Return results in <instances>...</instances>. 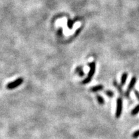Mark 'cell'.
<instances>
[{"mask_svg":"<svg viewBox=\"0 0 139 139\" xmlns=\"http://www.w3.org/2000/svg\"><path fill=\"white\" fill-rule=\"evenodd\" d=\"M76 21L75 20H71V19H68V22H67V26L70 29H71L73 28V26H74V24L75 22Z\"/></svg>","mask_w":139,"mask_h":139,"instance_id":"9c48e42d","label":"cell"},{"mask_svg":"<svg viewBox=\"0 0 139 139\" xmlns=\"http://www.w3.org/2000/svg\"><path fill=\"white\" fill-rule=\"evenodd\" d=\"M89 66L90 68V70L89 73H88V76H87L86 78L84 81H82V83L83 84V85H86V84L89 83V82L91 81V80H92L94 74H95V68H96V64H95V62L93 61L91 63H90Z\"/></svg>","mask_w":139,"mask_h":139,"instance_id":"6da1fadb","label":"cell"},{"mask_svg":"<svg viewBox=\"0 0 139 139\" xmlns=\"http://www.w3.org/2000/svg\"><path fill=\"white\" fill-rule=\"evenodd\" d=\"M139 112V104L137 105L134 109L132 110L131 112V115H136L138 114V113Z\"/></svg>","mask_w":139,"mask_h":139,"instance_id":"8fae6325","label":"cell"},{"mask_svg":"<svg viewBox=\"0 0 139 139\" xmlns=\"http://www.w3.org/2000/svg\"><path fill=\"white\" fill-rule=\"evenodd\" d=\"M135 95L137 96V99H138V100H139V92H138V91L135 90Z\"/></svg>","mask_w":139,"mask_h":139,"instance_id":"9a60e30c","label":"cell"},{"mask_svg":"<svg viewBox=\"0 0 139 139\" xmlns=\"http://www.w3.org/2000/svg\"><path fill=\"white\" fill-rule=\"evenodd\" d=\"M113 85H114L116 87V89L118 90V91H119V92L120 93L121 95H124V93H123V89H122L121 88V86H120L119 85H118L117 82H116V81H114V82H113Z\"/></svg>","mask_w":139,"mask_h":139,"instance_id":"ba28073f","label":"cell"},{"mask_svg":"<svg viewBox=\"0 0 139 139\" xmlns=\"http://www.w3.org/2000/svg\"><path fill=\"white\" fill-rule=\"evenodd\" d=\"M57 34H58L59 36H61V35L63 34V29L60 28V29H59L58 32H57Z\"/></svg>","mask_w":139,"mask_h":139,"instance_id":"5bb4252c","label":"cell"},{"mask_svg":"<svg viewBox=\"0 0 139 139\" xmlns=\"http://www.w3.org/2000/svg\"><path fill=\"white\" fill-rule=\"evenodd\" d=\"M75 72L77 74H78V75L81 77H82L85 75V73H84L83 69H82V67L81 66L77 67L76 69H75Z\"/></svg>","mask_w":139,"mask_h":139,"instance_id":"8992f818","label":"cell"},{"mask_svg":"<svg viewBox=\"0 0 139 139\" xmlns=\"http://www.w3.org/2000/svg\"><path fill=\"white\" fill-rule=\"evenodd\" d=\"M105 94H106L107 96L109 97H113L114 96V93L110 90L105 91Z\"/></svg>","mask_w":139,"mask_h":139,"instance_id":"7c38bea8","label":"cell"},{"mask_svg":"<svg viewBox=\"0 0 139 139\" xmlns=\"http://www.w3.org/2000/svg\"><path fill=\"white\" fill-rule=\"evenodd\" d=\"M104 89V86L102 85H97V86H93V87H92L90 89V91L92 92H99V91H101L102 90Z\"/></svg>","mask_w":139,"mask_h":139,"instance_id":"5b68a950","label":"cell"},{"mask_svg":"<svg viewBox=\"0 0 139 139\" xmlns=\"http://www.w3.org/2000/svg\"><path fill=\"white\" fill-rule=\"evenodd\" d=\"M23 82V79L22 77H19V78L17 79L14 80L12 82H9L8 83L6 86V88H7L8 90H13L15 89V88L18 87L19 86H20L21 85H22Z\"/></svg>","mask_w":139,"mask_h":139,"instance_id":"7a4b0ae2","label":"cell"},{"mask_svg":"<svg viewBox=\"0 0 139 139\" xmlns=\"http://www.w3.org/2000/svg\"><path fill=\"white\" fill-rule=\"evenodd\" d=\"M136 82H137V78L136 77H132L131 81H130V85H128V87H127V89L126 90V93H125V95H126L127 97H130V93L131 92V91L133 90V88H134Z\"/></svg>","mask_w":139,"mask_h":139,"instance_id":"277c9868","label":"cell"},{"mask_svg":"<svg viewBox=\"0 0 139 139\" xmlns=\"http://www.w3.org/2000/svg\"><path fill=\"white\" fill-rule=\"evenodd\" d=\"M138 137H139V130H137V131H135L134 133H133V135H132V137H133V138H136Z\"/></svg>","mask_w":139,"mask_h":139,"instance_id":"4fadbf2b","label":"cell"},{"mask_svg":"<svg viewBox=\"0 0 139 139\" xmlns=\"http://www.w3.org/2000/svg\"><path fill=\"white\" fill-rule=\"evenodd\" d=\"M122 111H123V100L121 98H118L116 100V109L115 116L116 118H119L122 114Z\"/></svg>","mask_w":139,"mask_h":139,"instance_id":"3957f363","label":"cell"},{"mask_svg":"<svg viewBox=\"0 0 139 139\" xmlns=\"http://www.w3.org/2000/svg\"><path fill=\"white\" fill-rule=\"evenodd\" d=\"M96 98H97V101H98V102H99L100 104L102 105V104H104V99L101 96V95H97Z\"/></svg>","mask_w":139,"mask_h":139,"instance_id":"30bf717a","label":"cell"},{"mask_svg":"<svg viewBox=\"0 0 139 139\" xmlns=\"http://www.w3.org/2000/svg\"><path fill=\"white\" fill-rule=\"evenodd\" d=\"M127 78V73H124L123 75H122L121 82H120V85L121 86L125 85Z\"/></svg>","mask_w":139,"mask_h":139,"instance_id":"52a82bcc","label":"cell"}]
</instances>
